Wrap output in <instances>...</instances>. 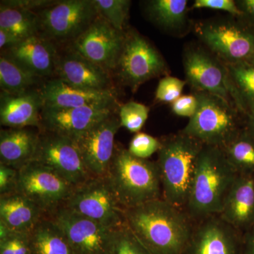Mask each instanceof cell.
<instances>
[{
    "label": "cell",
    "instance_id": "obj_4",
    "mask_svg": "<svg viewBox=\"0 0 254 254\" xmlns=\"http://www.w3.org/2000/svg\"><path fill=\"white\" fill-rule=\"evenodd\" d=\"M203 145L182 131L161 139L156 163L164 200L185 210L197 160Z\"/></svg>",
    "mask_w": 254,
    "mask_h": 254
},
{
    "label": "cell",
    "instance_id": "obj_20",
    "mask_svg": "<svg viewBox=\"0 0 254 254\" xmlns=\"http://www.w3.org/2000/svg\"><path fill=\"white\" fill-rule=\"evenodd\" d=\"M43 101L39 88L16 94L1 92L0 123L12 128H41Z\"/></svg>",
    "mask_w": 254,
    "mask_h": 254
},
{
    "label": "cell",
    "instance_id": "obj_30",
    "mask_svg": "<svg viewBox=\"0 0 254 254\" xmlns=\"http://www.w3.org/2000/svg\"><path fill=\"white\" fill-rule=\"evenodd\" d=\"M222 149L238 175H254V138L245 128Z\"/></svg>",
    "mask_w": 254,
    "mask_h": 254
},
{
    "label": "cell",
    "instance_id": "obj_39",
    "mask_svg": "<svg viewBox=\"0 0 254 254\" xmlns=\"http://www.w3.org/2000/svg\"><path fill=\"white\" fill-rule=\"evenodd\" d=\"M18 170L0 163V195L16 191Z\"/></svg>",
    "mask_w": 254,
    "mask_h": 254
},
{
    "label": "cell",
    "instance_id": "obj_11",
    "mask_svg": "<svg viewBox=\"0 0 254 254\" xmlns=\"http://www.w3.org/2000/svg\"><path fill=\"white\" fill-rule=\"evenodd\" d=\"M33 161L53 170L75 187L93 177L72 140L53 132L39 130Z\"/></svg>",
    "mask_w": 254,
    "mask_h": 254
},
{
    "label": "cell",
    "instance_id": "obj_44",
    "mask_svg": "<svg viewBox=\"0 0 254 254\" xmlns=\"http://www.w3.org/2000/svg\"><path fill=\"white\" fill-rule=\"evenodd\" d=\"M246 118L247 120L244 128L254 138V110L249 111L246 115Z\"/></svg>",
    "mask_w": 254,
    "mask_h": 254
},
{
    "label": "cell",
    "instance_id": "obj_15",
    "mask_svg": "<svg viewBox=\"0 0 254 254\" xmlns=\"http://www.w3.org/2000/svg\"><path fill=\"white\" fill-rule=\"evenodd\" d=\"M184 68L187 81L195 92L210 93L233 104L226 66L212 55L200 48H189L184 55Z\"/></svg>",
    "mask_w": 254,
    "mask_h": 254
},
{
    "label": "cell",
    "instance_id": "obj_33",
    "mask_svg": "<svg viewBox=\"0 0 254 254\" xmlns=\"http://www.w3.org/2000/svg\"><path fill=\"white\" fill-rule=\"evenodd\" d=\"M149 113L150 108L142 103L134 101L125 103L118 112L121 127L132 133H138L146 123Z\"/></svg>",
    "mask_w": 254,
    "mask_h": 254
},
{
    "label": "cell",
    "instance_id": "obj_8",
    "mask_svg": "<svg viewBox=\"0 0 254 254\" xmlns=\"http://www.w3.org/2000/svg\"><path fill=\"white\" fill-rule=\"evenodd\" d=\"M123 84L133 92L148 80L168 73L158 50L136 31L125 33V41L115 71Z\"/></svg>",
    "mask_w": 254,
    "mask_h": 254
},
{
    "label": "cell",
    "instance_id": "obj_22",
    "mask_svg": "<svg viewBox=\"0 0 254 254\" xmlns=\"http://www.w3.org/2000/svg\"><path fill=\"white\" fill-rule=\"evenodd\" d=\"M219 215L242 233L254 226V175H237Z\"/></svg>",
    "mask_w": 254,
    "mask_h": 254
},
{
    "label": "cell",
    "instance_id": "obj_7",
    "mask_svg": "<svg viewBox=\"0 0 254 254\" xmlns=\"http://www.w3.org/2000/svg\"><path fill=\"white\" fill-rule=\"evenodd\" d=\"M63 207L113 230L126 222L125 209L105 177H91L75 187Z\"/></svg>",
    "mask_w": 254,
    "mask_h": 254
},
{
    "label": "cell",
    "instance_id": "obj_36",
    "mask_svg": "<svg viewBox=\"0 0 254 254\" xmlns=\"http://www.w3.org/2000/svg\"><path fill=\"white\" fill-rule=\"evenodd\" d=\"M186 83L180 78L167 75L159 81L155 98L160 102L173 103L182 96Z\"/></svg>",
    "mask_w": 254,
    "mask_h": 254
},
{
    "label": "cell",
    "instance_id": "obj_28",
    "mask_svg": "<svg viewBox=\"0 0 254 254\" xmlns=\"http://www.w3.org/2000/svg\"><path fill=\"white\" fill-rule=\"evenodd\" d=\"M187 0H151L146 3L150 19L168 31H176L186 24Z\"/></svg>",
    "mask_w": 254,
    "mask_h": 254
},
{
    "label": "cell",
    "instance_id": "obj_5",
    "mask_svg": "<svg viewBox=\"0 0 254 254\" xmlns=\"http://www.w3.org/2000/svg\"><path fill=\"white\" fill-rule=\"evenodd\" d=\"M196 113L189 120L182 133L203 145L223 148L242 131L240 115L232 103L204 92H195Z\"/></svg>",
    "mask_w": 254,
    "mask_h": 254
},
{
    "label": "cell",
    "instance_id": "obj_13",
    "mask_svg": "<svg viewBox=\"0 0 254 254\" xmlns=\"http://www.w3.org/2000/svg\"><path fill=\"white\" fill-rule=\"evenodd\" d=\"M48 216L63 230L75 254H108L115 229L64 207Z\"/></svg>",
    "mask_w": 254,
    "mask_h": 254
},
{
    "label": "cell",
    "instance_id": "obj_2",
    "mask_svg": "<svg viewBox=\"0 0 254 254\" xmlns=\"http://www.w3.org/2000/svg\"><path fill=\"white\" fill-rule=\"evenodd\" d=\"M237 175L222 148L203 145L185 208L190 218L195 222L220 215Z\"/></svg>",
    "mask_w": 254,
    "mask_h": 254
},
{
    "label": "cell",
    "instance_id": "obj_1",
    "mask_svg": "<svg viewBox=\"0 0 254 254\" xmlns=\"http://www.w3.org/2000/svg\"><path fill=\"white\" fill-rule=\"evenodd\" d=\"M125 222L153 254H187L195 222L163 198L125 209Z\"/></svg>",
    "mask_w": 254,
    "mask_h": 254
},
{
    "label": "cell",
    "instance_id": "obj_29",
    "mask_svg": "<svg viewBox=\"0 0 254 254\" xmlns=\"http://www.w3.org/2000/svg\"><path fill=\"white\" fill-rule=\"evenodd\" d=\"M0 29L9 32L21 41L39 34L38 14L30 10L0 6Z\"/></svg>",
    "mask_w": 254,
    "mask_h": 254
},
{
    "label": "cell",
    "instance_id": "obj_35",
    "mask_svg": "<svg viewBox=\"0 0 254 254\" xmlns=\"http://www.w3.org/2000/svg\"><path fill=\"white\" fill-rule=\"evenodd\" d=\"M160 147L161 140L143 132H138L132 138L127 149L136 158L148 160L154 153H158Z\"/></svg>",
    "mask_w": 254,
    "mask_h": 254
},
{
    "label": "cell",
    "instance_id": "obj_42",
    "mask_svg": "<svg viewBox=\"0 0 254 254\" xmlns=\"http://www.w3.org/2000/svg\"><path fill=\"white\" fill-rule=\"evenodd\" d=\"M242 254H254V226L243 233Z\"/></svg>",
    "mask_w": 254,
    "mask_h": 254
},
{
    "label": "cell",
    "instance_id": "obj_10",
    "mask_svg": "<svg viewBox=\"0 0 254 254\" xmlns=\"http://www.w3.org/2000/svg\"><path fill=\"white\" fill-rule=\"evenodd\" d=\"M201 41L225 64L254 60V31L240 23L215 21L195 28Z\"/></svg>",
    "mask_w": 254,
    "mask_h": 254
},
{
    "label": "cell",
    "instance_id": "obj_18",
    "mask_svg": "<svg viewBox=\"0 0 254 254\" xmlns=\"http://www.w3.org/2000/svg\"><path fill=\"white\" fill-rule=\"evenodd\" d=\"M56 78L81 89L116 92L109 71L71 49L58 56Z\"/></svg>",
    "mask_w": 254,
    "mask_h": 254
},
{
    "label": "cell",
    "instance_id": "obj_19",
    "mask_svg": "<svg viewBox=\"0 0 254 254\" xmlns=\"http://www.w3.org/2000/svg\"><path fill=\"white\" fill-rule=\"evenodd\" d=\"M39 91L43 107L49 108H81L118 102L116 92L81 89L56 77L42 83Z\"/></svg>",
    "mask_w": 254,
    "mask_h": 254
},
{
    "label": "cell",
    "instance_id": "obj_43",
    "mask_svg": "<svg viewBox=\"0 0 254 254\" xmlns=\"http://www.w3.org/2000/svg\"><path fill=\"white\" fill-rule=\"evenodd\" d=\"M236 2L243 13L244 17L247 18L251 23H254V0H241Z\"/></svg>",
    "mask_w": 254,
    "mask_h": 254
},
{
    "label": "cell",
    "instance_id": "obj_6",
    "mask_svg": "<svg viewBox=\"0 0 254 254\" xmlns=\"http://www.w3.org/2000/svg\"><path fill=\"white\" fill-rule=\"evenodd\" d=\"M40 36L56 43H72L98 17L93 0L57 1L37 13Z\"/></svg>",
    "mask_w": 254,
    "mask_h": 254
},
{
    "label": "cell",
    "instance_id": "obj_40",
    "mask_svg": "<svg viewBox=\"0 0 254 254\" xmlns=\"http://www.w3.org/2000/svg\"><path fill=\"white\" fill-rule=\"evenodd\" d=\"M56 1H50V0H9V1H1V5L34 11L35 9L41 11L45 8L52 6L56 3Z\"/></svg>",
    "mask_w": 254,
    "mask_h": 254
},
{
    "label": "cell",
    "instance_id": "obj_17",
    "mask_svg": "<svg viewBox=\"0 0 254 254\" xmlns=\"http://www.w3.org/2000/svg\"><path fill=\"white\" fill-rule=\"evenodd\" d=\"M243 233L219 215L195 222L187 254H242Z\"/></svg>",
    "mask_w": 254,
    "mask_h": 254
},
{
    "label": "cell",
    "instance_id": "obj_41",
    "mask_svg": "<svg viewBox=\"0 0 254 254\" xmlns=\"http://www.w3.org/2000/svg\"><path fill=\"white\" fill-rule=\"evenodd\" d=\"M21 41H22L21 39L13 35L12 33L3 29H0V48L1 50L9 49V48L18 45Z\"/></svg>",
    "mask_w": 254,
    "mask_h": 254
},
{
    "label": "cell",
    "instance_id": "obj_23",
    "mask_svg": "<svg viewBox=\"0 0 254 254\" xmlns=\"http://www.w3.org/2000/svg\"><path fill=\"white\" fill-rule=\"evenodd\" d=\"M48 215L18 192L0 195V223L13 232L30 233Z\"/></svg>",
    "mask_w": 254,
    "mask_h": 254
},
{
    "label": "cell",
    "instance_id": "obj_9",
    "mask_svg": "<svg viewBox=\"0 0 254 254\" xmlns=\"http://www.w3.org/2000/svg\"><path fill=\"white\" fill-rule=\"evenodd\" d=\"M74 188L37 162L31 161L18 170L16 191L27 197L48 215L64 206Z\"/></svg>",
    "mask_w": 254,
    "mask_h": 254
},
{
    "label": "cell",
    "instance_id": "obj_38",
    "mask_svg": "<svg viewBox=\"0 0 254 254\" xmlns=\"http://www.w3.org/2000/svg\"><path fill=\"white\" fill-rule=\"evenodd\" d=\"M198 105L195 94L182 95L172 103V110L177 116L190 119L196 113Z\"/></svg>",
    "mask_w": 254,
    "mask_h": 254
},
{
    "label": "cell",
    "instance_id": "obj_31",
    "mask_svg": "<svg viewBox=\"0 0 254 254\" xmlns=\"http://www.w3.org/2000/svg\"><path fill=\"white\" fill-rule=\"evenodd\" d=\"M108 254H153L136 236L126 222L115 229Z\"/></svg>",
    "mask_w": 254,
    "mask_h": 254
},
{
    "label": "cell",
    "instance_id": "obj_24",
    "mask_svg": "<svg viewBox=\"0 0 254 254\" xmlns=\"http://www.w3.org/2000/svg\"><path fill=\"white\" fill-rule=\"evenodd\" d=\"M39 130L28 128H1L0 163L19 170L33 161L38 145Z\"/></svg>",
    "mask_w": 254,
    "mask_h": 254
},
{
    "label": "cell",
    "instance_id": "obj_21",
    "mask_svg": "<svg viewBox=\"0 0 254 254\" xmlns=\"http://www.w3.org/2000/svg\"><path fill=\"white\" fill-rule=\"evenodd\" d=\"M1 53L16 60L39 77H48L56 72L59 56L56 45L40 35L23 40Z\"/></svg>",
    "mask_w": 254,
    "mask_h": 254
},
{
    "label": "cell",
    "instance_id": "obj_34",
    "mask_svg": "<svg viewBox=\"0 0 254 254\" xmlns=\"http://www.w3.org/2000/svg\"><path fill=\"white\" fill-rule=\"evenodd\" d=\"M0 254H30L29 233L5 229L0 234Z\"/></svg>",
    "mask_w": 254,
    "mask_h": 254
},
{
    "label": "cell",
    "instance_id": "obj_27",
    "mask_svg": "<svg viewBox=\"0 0 254 254\" xmlns=\"http://www.w3.org/2000/svg\"><path fill=\"white\" fill-rule=\"evenodd\" d=\"M41 77L32 73L7 55L0 57V87L1 92L16 94L34 89Z\"/></svg>",
    "mask_w": 254,
    "mask_h": 254
},
{
    "label": "cell",
    "instance_id": "obj_14",
    "mask_svg": "<svg viewBox=\"0 0 254 254\" xmlns=\"http://www.w3.org/2000/svg\"><path fill=\"white\" fill-rule=\"evenodd\" d=\"M125 41V32L117 31L99 14L71 48L110 73L118 65Z\"/></svg>",
    "mask_w": 254,
    "mask_h": 254
},
{
    "label": "cell",
    "instance_id": "obj_3",
    "mask_svg": "<svg viewBox=\"0 0 254 254\" xmlns=\"http://www.w3.org/2000/svg\"><path fill=\"white\" fill-rule=\"evenodd\" d=\"M105 177L124 209L163 198L156 161L136 158L121 145L115 146Z\"/></svg>",
    "mask_w": 254,
    "mask_h": 254
},
{
    "label": "cell",
    "instance_id": "obj_37",
    "mask_svg": "<svg viewBox=\"0 0 254 254\" xmlns=\"http://www.w3.org/2000/svg\"><path fill=\"white\" fill-rule=\"evenodd\" d=\"M193 8L226 11L234 16L244 17L243 13L233 0H195Z\"/></svg>",
    "mask_w": 254,
    "mask_h": 254
},
{
    "label": "cell",
    "instance_id": "obj_12",
    "mask_svg": "<svg viewBox=\"0 0 254 254\" xmlns=\"http://www.w3.org/2000/svg\"><path fill=\"white\" fill-rule=\"evenodd\" d=\"M120 127L117 112L72 140L92 176H106L116 146L115 136Z\"/></svg>",
    "mask_w": 254,
    "mask_h": 254
},
{
    "label": "cell",
    "instance_id": "obj_25",
    "mask_svg": "<svg viewBox=\"0 0 254 254\" xmlns=\"http://www.w3.org/2000/svg\"><path fill=\"white\" fill-rule=\"evenodd\" d=\"M30 254H75L61 228L46 216L29 233Z\"/></svg>",
    "mask_w": 254,
    "mask_h": 254
},
{
    "label": "cell",
    "instance_id": "obj_16",
    "mask_svg": "<svg viewBox=\"0 0 254 254\" xmlns=\"http://www.w3.org/2000/svg\"><path fill=\"white\" fill-rule=\"evenodd\" d=\"M118 105V102H115L81 108L43 107L39 130L53 132L73 140L95 124L117 113Z\"/></svg>",
    "mask_w": 254,
    "mask_h": 254
},
{
    "label": "cell",
    "instance_id": "obj_26",
    "mask_svg": "<svg viewBox=\"0 0 254 254\" xmlns=\"http://www.w3.org/2000/svg\"><path fill=\"white\" fill-rule=\"evenodd\" d=\"M232 85V99L240 110L247 115L254 110V60L225 64Z\"/></svg>",
    "mask_w": 254,
    "mask_h": 254
},
{
    "label": "cell",
    "instance_id": "obj_32",
    "mask_svg": "<svg viewBox=\"0 0 254 254\" xmlns=\"http://www.w3.org/2000/svg\"><path fill=\"white\" fill-rule=\"evenodd\" d=\"M98 14L117 31L124 32L131 1L128 0H93Z\"/></svg>",
    "mask_w": 254,
    "mask_h": 254
}]
</instances>
